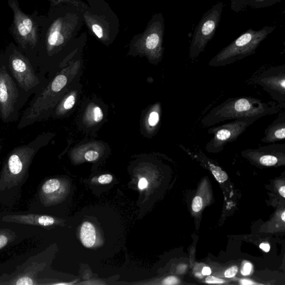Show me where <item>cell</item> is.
<instances>
[{
    "mask_svg": "<svg viewBox=\"0 0 285 285\" xmlns=\"http://www.w3.org/2000/svg\"><path fill=\"white\" fill-rule=\"evenodd\" d=\"M283 108L275 101L265 102L251 96L230 98L214 108L201 120L203 127H211L230 120L251 117L261 118L279 113Z\"/></svg>",
    "mask_w": 285,
    "mask_h": 285,
    "instance_id": "1",
    "label": "cell"
},
{
    "mask_svg": "<svg viewBox=\"0 0 285 285\" xmlns=\"http://www.w3.org/2000/svg\"><path fill=\"white\" fill-rule=\"evenodd\" d=\"M0 58L17 84L23 108L31 96L39 93L47 85L45 75L14 44H10Z\"/></svg>",
    "mask_w": 285,
    "mask_h": 285,
    "instance_id": "2",
    "label": "cell"
},
{
    "mask_svg": "<svg viewBox=\"0 0 285 285\" xmlns=\"http://www.w3.org/2000/svg\"><path fill=\"white\" fill-rule=\"evenodd\" d=\"M50 135L43 133L28 144L18 146L8 154L0 173V191L10 190L27 178L29 170L38 151L48 144Z\"/></svg>",
    "mask_w": 285,
    "mask_h": 285,
    "instance_id": "3",
    "label": "cell"
},
{
    "mask_svg": "<svg viewBox=\"0 0 285 285\" xmlns=\"http://www.w3.org/2000/svg\"><path fill=\"white\" fill-rule=\"evenodd\" d=\"M8 1L14 15L11 31L17 47L38 70L37 48L40 28L36 17L25 14L20 8L18 0Z\"/></svg>",
    "mask_w": 285,
    "mask_h": 285,
    "instance_id": "4",
    "label": "cell"
},
{
    "mask_svg": "<svg viewBox=\"0 0 285 285\" xmlns=\"http://www.w3.org/2000/svg\"><path fill=\"white\" fill-rule=\"evenodd\" d=\"M275 29L274 27H265L258 31L248 30L214 56L209 66L225 67L255 54L261 43Z\"/></svg>",
    "mask_w": 285,
    "mask_h": 285,
    "instance_id": "5",
    "label": "cell"
},
{
    "mask_svg": "<svg viewBox=\"0 0 285 285\" xmlns=\"http://www.w3.org/2000/svg\"><path fill=\"white\" fill-rule=\"evenodd\" d=\"M22 108L17 84L0 58V119L5 123L16 121Z\"/></svg>",
    "mask_w": 285,
    "mask_h": 285,
    "instance_id": "6",
    "label": "cell"
},
{
    "mask_svg": "<svg viewBox=\"0 0 285 285\" xmlns=\"http://www.w3.org/2000/svg\"><path fill=\"white\" fill-rule=\"evenodd\" d=\"M223 6L221 2L213 6L205 13L197 25L190 48V57L192 60L197 59L205 50L207 45L215 36L221 20Z\"/></svg>",
    "mask_w": 285,
    "mask_h": 285,
    "instance_id": "7",
    "label": "cell"
},
{
    "mask_svg": "<svg viewBox=\"0 0 285 285\" xmlns=\"http://www.w3.org/2000/svg\"><path fill=\"white\" fill-rule=\"evenodd\" d=\"M259 119L258 117H251L233 120L222 125L210 128L208 133L213 134V138L207 142L206 150L209 153L221 152L224 147L238 137L246 131L251 125Z\"/></svg>",
    "mask_w": 285,
    "mask_h": 285,
    "instance_id": "8",
    "label": "cell"
},
{
    "mask_svg": "<svg viewBox=\"0 0 285 285\" xmlns=\"http://www.w3.org/2000/svg\"><path fill=\"white\" fill-rule=\"evenodd\" d=\"M256 83L285 109V65L264 70L256 77Z\"/></svg>",
    "mask_w": 285,
    "mask_h": 285,
    "instance_id": "9",
    "label": "cell"
},
{
    "mask_svg": "<svg viewBox=\"0 0 285 285\" xmlns=\"http://www.w3.org/2000/svg\"><path fill=\"white\" fill-rule=\"evenodd\" d=\"M242 154L244 157L257 161L262 166L273 167L283 160L285 145L272 144L256 149H248Z\"/></svg>",
    "mask_w": 285,
    "mask_h": 285,
    "instance_id": "10",
    "label": "cell"
},
{
    "mask_svg": "<svg viewBox=\"0 0 285 285\" xmlns=\"http://www.w3.org/2000/svg\"><path fill=\"white\" fill-rule=\"evenodd\" d=\"M261 141L264 144H275L285 138V109L278 113L277 118L264 131Z\"/></svg>",
    "mask_w": 285,
    "mask_h": 285,
    "instance_id": "11",
    "label": "cell"
},
{
    "mask_svg": "<svg viewBox=\"0 0 285 285\" xmlns=\"http://www.w3.org/2000/svg\"><path fill=\"white\" fill-rule=\"evenodd\" d=\"M3 221L25 225L48 227L53 225L55 220L53 217L38 215H9L3 217Z\"/></svg>",
    "mask_w": 285,
    "mask_h": 285,
    "instance_id": "12",
    "label": "cell"
},
{
    "mask_svg": "<svg viewBox=\"0 0 285 285\" xmlns=\"http://www.w3.org/2000/svg\"><path fill=\"white\" fill-rule=\"evenodd\" d=\"M80 240L87 248H91L96 240V230L94 225L89 222H85L81 227L80 233Z\"/></svg>",
    "mask_w": 285,
    "mask_h": 285,
    "instance_id": "13",
    "label": "cell"
},
{
    "mask_svg": "<svg viewBox=\"0 0 285 285\" xmlns=\"http://www.w3.org/2000/svg\"><path fill=\"white\" fill-rule=\"evenodd\" d=\"M61 186L60 180L56 178H52L46 181L42 187V199L44 201H46L48 199H50L53 194L60 189Z\"/></svg>",
    "mask_w": 285,
    "mask_h": 285,
    "instance_id": "14",
    "label": "cell"
},
{
    "mask_svg": "<svg viewBox=\"0 0 285 285\" xmlns=\"http://www.w3.org/2000/svg\"><path fill=\"white\" fill-rule=\"evenodd\" d=\"M68 83V79L66 75L63 74L57 75L54 77L49 84L52 89L56 92H60L66 86Z\"/></svg>",
    "mask_w": 285,
    "mask_h": 285,
    "instance_id": "15",
    "label": "cell"
},
{
    "mask_svg": "<svg viewBox=\"0 0 285 285\" xmlns=\"http://www.w3.org/2000/svg\"><path fill=\"white\" fill-rule=\"evenodd\" d=\"M210 170L212 172L213 176H215L218 182L223 183L228 179V176L225 172H224L221 168L217 166L210 161H208Z\"/></svg>",
    "mask_w": 285,
    "mask_h": 285,
    "instance_id": "16",
    "label": "cell"
},
{
    "mask_svg": "<svg viewBox=\"0 0 285 285\" xmlns=\"http://www.w3.org/2000/svg\"><path fill=\"white\" fill-rule=\"evenodd\" d=\"M160 35L157 33H153L149 35L146 39V47L149 50L157 49L160 44Z\"/></svg>",
    "mask_w": 285,
    "mask_h": 285,
    "instance_id": "17",
    "label": "cell"
},
{
    "mask_svg": "<svg viewBox=\"0 0 285 285\" xmlns=\"http://www.w3.org/2000/svg\"><path fill=\"white\" fill-rule=\"evenodd\" d=\"M88 115L89 118L95 123L101 121L104 116L101 108L97 106L90 110Z\"/></svg>",
    "mask_w": 285,
    "mask_h": 285,
    "instance_id": "18",
    "label": "cell"
},
{
    "mask_svg": "<svg viewBox=\"0 0 285 285\" xmlns=\"http://www.w3.org/2000/svg\"><path fill=\"white\" fill-rule=\"evenodd\" d=\"M148 124L152 127H156L160 121V115L158 111H154L151 113L148 117Z\"/></svg>",
    "mask_w": 285,
    "mask_h": 285,
    "instance_id": "19",
    "label": "cell"
},
{
    "mask_svg": "<svg viewBox=\"0 0 285 285\" xmlns=\"http://www.w3.org/2000/svg\"><path fill=\"white\" fill-rule=\"evenodd\" d=\"M203 202L201 197L197 196L193 199L192 202V210L193 211L197 212L202 209Z\"/></svg>",
    "mask_w": 285,
    "mask_h": 285,
    "instance_id": "20",
    "label": "cell"
},
{
    "mask_svg": "<svg viewBox=\"0 0 285 285\" xmlns=\"http://www.w3.org/2000/svg\"><path fill=\"white\" fill-rule=\"evenodd\" d=\"M75 103V96L71 95L63 103V108L66 110H69L72 108Z\"/></svg>",
    "mask_w": 285,
    "mask_h": 285,
    "instance_id": "21",
    "label": "cell"
},
{
    "mask_svg": "<svg viewBox=\"0 0 285 285\" xmlns=\"http://www.w3.org/2000/svg\"><path fill=\"white\" fill-rule=\"evenodd\" d=\"M99 157V154L94 151H88L85 155H84V157L85 159L89 161H95L98 159Z\"/></svg>",
    "mask_w": 285,
    "mask_h": 285,
    "instance_id": "22",
    "label": "cell"
},
{
    "mask_svg": "<svg viewBox=\"0 0 285 285\" xmlns=\"http://www.w3.org/2000/svg\"><path fill=\"white\" fill-rule=\"evenodd\" d=\"M113 179V177L111 174H103L98 178V182L101 185L109 184L112 182Z\"/></svg>",
    "mask_w": 285,
    "mask_h": 285,
    "instance_id": "23",
    "label": "cell"
},
{
    "mask_svg": "<svg viewBox=\"0 0 285 285\" xmlns=\"http://www.w3.org/2000/svg\"><path fill=\"white\" fill-rule=\"evenodd\" d=\"M15 284H34L35 283L31 278L27 276L22 277L18 279L15 283Z\"/></svg>",
    "mask_w": 285,
    "mask_h": 285,
    "instance_id": "24",
    "label": "cell"
},
{
    "mask_svg": "<svg viewBox=\"0 0 285 285\" xmlns=\"http://www.w3.org/2000/svg\"><path fill=\"white\" fill-rule=\"evenodd\" d=\"M9 242V237L5 232H0V250L3 249Z\"/></svg>",
    "mask_w": 285,
    "mask_h": 285,
    "instance_id": "25",
    "label": "cell"
},
{
    "mask_svg": "<svg viewBox=\"0 0 285 285\" xmlns=\"http://www.w3.org/2000/svg\"><path fill=\"white\" fill-rule=\"evenodd\" d=\"M238 272V268L237 267H233L227 270L225 273V276L227 278L234 277Z\"/></svg>",
    "mask_w": 285,
    "mask_h": 285,
    "instance_id": "26",
    "label": "cell"
},
{
    "mask_svg": "<svg viewBox=\"0 0 285 285\" xmlns=\"http://www.w3.org/2000/svg\"><path fill=\"white\" fill-rule=\"evenodd\" d=\"M179 283V280L176 277L170 276L165 278L163 281L164 284L166 285H173Z\"/></svg>",
    "mask_w": 285,
    "mask_h": 285,
    "instance_id": "27",
    "label": "cell"
},
{
    "mask_svg": "<svg viewBox=\"0 0 285 285\" xmlns=\"http://www.w3.org/2000/svg\"><path fill=\"white\" fill-rule=\"evenodd\" d=\"M92 29L94 34L99 38H101L103 36V31L102 28L99 25L97 24H94L92 26Z\"/></svg>",
    "mask_w": 285,
    "mask_h": 285,
    "instance_id": "28",
    "label": "cell"
},
{
    "mask_svg": "<svg viewBox=\"0 0 285 285\" xmlns=\"http://www.w3.org/2000/svg\"><path fill=\"white\" fill-rule=\"evenodd\" d=\"M252 270V265L250 263H246L241 270V274L244 276L250 274Z\"/></svg>",
    "mask_w": 285,
    "mask_h": 285,
    "instance_id": "29",
    "label": "cell"
},
{
    "mask_svg": "<svg viewBox=\"0 0 285 285\" xmlns=\"http://www.w3.org/2000/svg\"><path fill=\"white\" fill-rule=\"evenodd\" d=\"M206 282L209 283H222L225 282L224 280L219 279L214 276H209L206 278Z\"/></svg>",
    "mask_w": 285,
    "mask_h": 285,
    "instance_id": "30",
    "label": "cell"
},
{
    "mask_svg": "<svg viewBox=\"0 0 285 285\" xmlns=\"http://www.w3.org/2000/svg\"><path fill=\"white\" fill-rule=\"evenodd\" d=\"M148 186V182L146 178H141L140 179L138 183V187L140 190H144L147 189Z\"/></svg>",
    "mask_w": 285,
    "mask_h": 285,
    "instance_id": "31",
    "label": "cell"
},
{
    "mask_svg": "<svg viewBox=\"0 0 285 285\" xmlns=\"http://www.w3.org/2000/svg\"><path fill=\"white\" fill-rule=\"evenodd\" d=\"M260 248L266 252H268L270 250V246L268 243H261L260 245Z\"/></svg>",
    "mask_w": 285,
    "mask_h": 285,
    "instance_id": "32",
    "label": "cell"
},
{
    "mask_svg": "<svg viewBox=\"0 0 285 285\" xmlns=\"http://www.w3.org/2000/svg\"><path fill=\"white\" fill-rule=\"evenodd\" d=\"M202 273L203 275H210L211 274V270L209 267H205L202 270Z\"/></svg>",
    "mask_w": 285,
    "mask_h": 285,
    "instance_id": "33",
    "label": "cell"
},
{
    "mask_svg": "<svg viewBox=\"0 0 285 285\" xmlns=\"http://www.w3.org/2000/svg\"><path fill=\"white\" fill-rule=\"evenodd\" d=\"M241 283L243 285H251L256 284V283L248 280H242L241 281Z\"/></svg>",
    "mask_w": 285,
    "mask_h": 285,
    "instance_id": "34",
    "label": "cell"
},
{
    "mask_svg": "<svg viewBox=\"0 0 285 285\" xmlns=\"http://www.w3.org/2000/svg\"><path fill=\"white\" fill-rule=\"evenodd\" d=\"M278 192H279V193L282 197L283 198L285 197V186L280 187Z\"/></svg>",
    "mask_w": 285,
    "mask_h": 285,
    "instance_id": "35",
    "label": "cell"
},
{
    "mask_svg": "<svg viewBox=\"0 0 285 285\" xmlns=\"http://www.w3.org/2000/svg\"><path fill=\"white\" fill-rule=\"evenodd\" d=\"M281 218L283 221H285V212H283L281 216Z\"/></svg>",
    "mask_w": 285,
    "mask_h": 285,
    "instance_id": "36",
    "label": "cell"
},
{
    "mask_svg": "<svg viewBox=\"0 0 285 285\" xmlns=\"http://www.w3.org/2000/svg\"><path fill=\"white\" fill-rule=\"evenodd\" d=\"M3 148V145L2 144V141L0 140V153H1Z\"/></svg>",
    "mask_w": 285,
    "mask_h": 285,
    "instance_id": "37",
    "label": "cell"
},
{
    "mask_svg": "<svg viewBox=\"0 0 285 285\" xmlns=\"http://www.w3.org/2000/svg\"><path fill=\"white\" fill-rule=\"evenodd\" d=\"M73 282H71V283H57V284H73Z\"/></svg>",
    "mask_w": 285,
    "mask_h": 285,
    "instance_id": "38",
    "label": "cell"
},
{
    "mask_svg": "<svg viewBox=\"0 0 285 285\" xmlns=\"http://www.w3.org/2000/svg\"><path fill=\"white\" fill-rule=\"evenodd\" d=\"M261 1H262V0H261Z\"/></svg>",
    "mask_w": 285,
    "mask_h": 285,
    "instance_id": "39",
    "label": "cell"
}]
</instances>
